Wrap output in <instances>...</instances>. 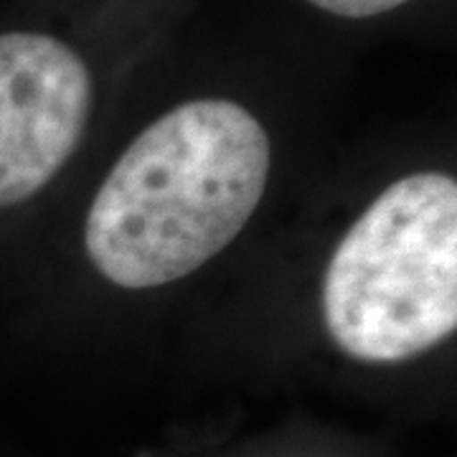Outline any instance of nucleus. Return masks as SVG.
<instances>
[{
    "instance_id": "obj_2",
    "label": "nucleus",
    "mask_w": 457,
    "mask_h": 457,
    "mask_svg": "<svg viewBox=\"0 0 457 457\" xmlns=\"http://www.w3.org/2000/svg\"><path fill=\"white\" fill-rule=\"evenodd\" d=\"M323 323L345 356L396 363L457 326V183L414 173L392 183L336 246Z\"/></svg>"
},
{
    "instance_id": "obj_1",
    "label": "nucleus",
    "mask_w": 457,
    "mask_h": 457,
    "mask_svg": "<svg viewBox=\"0 0 457 457\" xmlns=\"http://www.w3.org/2000/svg\"><path fill=\"white\" fill-rule=\"evenodd\" d=\"M270 137L231 99H194L140 132L99 186L84 246L125 290L161 287L213 260L257 212Z\"/></svg>"
},
{
    "instance_id": "obj_3",
    "label": "nucleus",
    "mask_w": 457,
    "mask_h": 457,
    "mask_svg": "<svg viewBox=\"0 0 457 457\" xmlns=\"http://www.w3.org/2000/svg\"><path fill=\"white\" fill-rule=\"evenodd\" d=\"M92 77L44 33L0 36V212L33 198L82 143Z\"/></svg>"
},
{
    "instance_id": "obj_4",
    "label": "nucleus",
    "mask_w": 457,
    "mask_h": 457,
    "mask_svg": "<svg viewBox=\"0 0 457 457\" xmlns=\"http://www.w3.org/2000/svg\"><path fill=\"white\" fill-rule=\"evenodd\" d=\"M315 8L328 11L341 18H371L381 16L386 11H394L404 5L407 0H308Z\"/></svg>"
}]
</instances>
